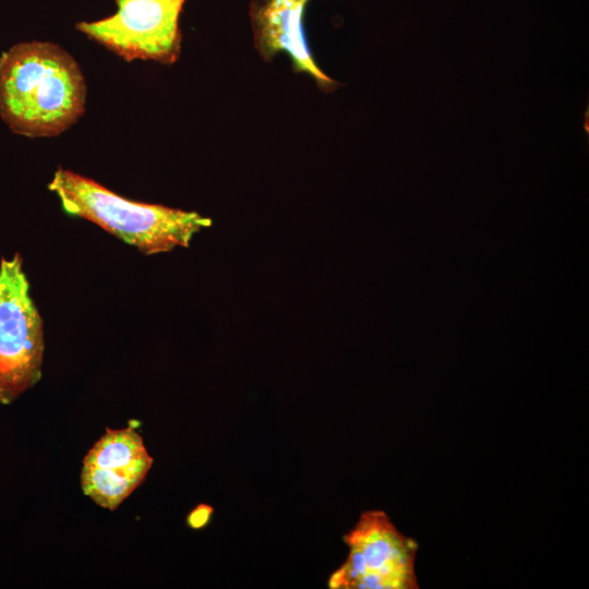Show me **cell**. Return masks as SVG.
Wrapping results in <instances>:
<instances>
[{
    "mask_svg": "<svg viewBox=\"0 0 589 589\" xmlns=\"http://www.w3.org/2000/svg\"><path fill=\"white\" fill-rule=\"evenodd\" d=\"M84 75L75 59L49 41L20 43L0 56V117L27 137L57 136L83 116Z\"/></svg>",
    "mask_w": 589,
    "mask_h": 589,
    "instance_id": "1",
    "label": "cell"
},
{
    "mask_svg": "<svg viewBox=\"0 0 589 589\" xmlns=\"http://www.w3.org/2000/svg\"><path fill=\"white\" fill-rule=\"evenodd\" d=\"M48 189L65 213L97 225L146 255L187 248L212 225L196 212L131 201L67 169L55 171Z\"/></svg>",
    "mask_w": 589,
    "mask_h": 589,
    "instance_id": "2",
    "label": "cell"
},
{
    "mask_svg": "<svg viewBox=\"0 0 589 589\" xmlns=\"http://www.w3.org/2000/svg\"><path fill=\"white\" fill-rule=\"evenodd\" d=\"M44 321L19 253L0 261V404L10 405L41 378Z\"/></svg>",
    "mask_w": 589,
    "mask_h": 589,
    "instance_id": "3",
    "label": "cell"
},
{
    "mask_svg": "<svg viewBox=\"0 0 589 589\" xmlns=\"http://www.w3.org/2000/svg\"><path fill=\"white\" fill-rule=\"evenodd\" d=\"M349 552L328 579L332 589H417L418 543L382 510L362 513L345 534Z\"/></svg>",
    "mask_w": 589,
    "mask_h": 589,
    "instance_id": "4",
    "label": "cell"
},
{
    "mask_svg": "<svg viewBox=\"0 0 589 589\" xmlns=\"http://www.w3.org/2000/svg\"><path fill=\"white\" fill-rule=\"evenodd\" d=\"M103 20L80 22L76 29L127 61L175 63L181 51L179 17L185 0H116Z\"/></svg>",
    "mask_w": 589,
    "mask_h": 589,
    "instance_id": "5",
    "label": "cell"
},
{
    "mask_svg": "<svg viewBox=\"0 0 589 589\" xmlns=\"http://www.w3.org/2000/svg\"><path fill=\"white\" fill-rule=\"evenodd\" d=\"M153 462L133 426L107 428L83 458L81 489L99 507L116 510L143 483Z\"/></svg>",
    "mask_w": 589,
    "mask_h": 589,
    "instance_id": "6",
    "label": "cell"
},
{
    "mask_svg": "<svg viewBox=\"0 0 589 589\" xmlns=\"http://www.w3.org/2000/svg\"><path fill=\"white\" fill-rule=\"evenodd\" d=\"M311 0H251L250 19L256 51L264 61L286 52L296 73H305L330 93L340 84L316 64L306 44L303 16Z\"/></svg>",
    "mask_w": 589,
    "mask_h": 589,
    "instance_id": "7",
    "label": "cell"
},
{
    "mask_svg": "<svg viewBox=\"0 0 589 589\" xmlns=\"http://www.w3.org/2000/svg\"><path fill=\"white\" fill-rule=\"evenodd\" d=\"M214 509L211 505L200 504L190 512L187 517V524L192 529H202L211 520Z\"/></svg>",
    "mask_w": 589,
    "mask_h": 589,
    "instance_id": "8",
    "label": "cell"
}]
</instances>
